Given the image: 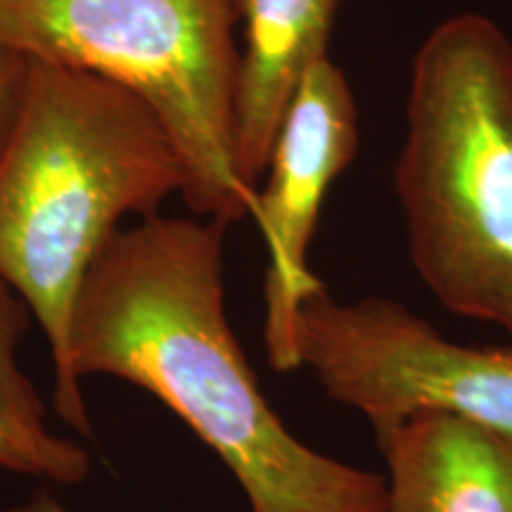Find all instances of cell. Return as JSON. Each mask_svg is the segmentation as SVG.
<instances>
[{"label": "cell", "mask_w": 512, "mask_h": 512, "mask_svg": "<svg viewBox=\"0 0 512 512\" xmlns=\"http://www.w3.org/2000/svg\"><path fill=\"white\" fill-rule=\"evenodd\" d=\"M373 430L387 463L384 512H512V441L434 411Z\"/></svg>", "instance_id": "52a82bcc"}, {"label": "cell", "mask_w": 512, "mask_h": 512, "mask_svg": "<svg viewBox=\"0 0 512 512\" xmlns=\"http://www.w3.org/2000/svg\"><path fill=\"white\" fill-rule=\"evenodd\" d=\"M358 150V107L349 79L330 57L311 64L294 88L275 131L266 185L256 190L252 216L268 249L266 323L268 363L290 373L292 311L320 280L309 268V247L330 185Z\"/></svg>", "instance_id": "8992f818"}, {"label": "cell", "mask_w": 512, "mask_h": 512, "mask_svg": "<svg viewBox=\"0 0 512 512\" xmlns=\"http://www.w3.org/2000/svg\"><path fill=\"white\" fill-rule=\"evenodd\" d=\"M0 512H67V510H64L53 496L46 494V491H41V494H36L31 501L15 505V508H0Z\"/></svg>", "instance_id": "8fae6325"}, {"label": "cell", "mask_w": 512, "mask_h": 512, "mask_svg": "<svg viewBox=\"0 0 512 512\" xmlns=\"http://www.w3.org/2000/svg\"><path fill=\"white\" fill-rule=\"evenodd\" d=\"M287 349L292 370L373 427L434 411L512 441V344L453 342L403 304L337 302L318 283L294 306Z\"/></svg>", "instance_id": "5b68a950"}, {"label": "cell", "mask_w": 512, "mask_h": 512, "mask_svg": "<svg viewBox=\"0 0 512 512\" xmlns=\"http://www.w3.org/2000/svg\"><path fill=\"white\" fill-rule=\"evenodd\" d=\"M31 318L19 294L0 280V470L79 484L91 475V453L50 430L46 403L19 368L17 351Z\"/></svg>", "instance_id": "9c48e42d"}, {"label": "cell", "mask_w": 512, "mask_h": 512, "mask_svg": "<svg viewBox=\"0 0 512 512\" xmlns=\"http://www.w3.org/2000/svg\"><path fill=\"white\" fill-rule=\"evenodd\" d=\"M31 57L17 50L8 38L0 36V155L8 145L12 128L22 112L27 95Z\"/></svg>", "instance_id": "30bf717a"}, {"label": "cell", "mask_w": 512, "mask_h": 512, "mask_svg": "<svg viewBox=\"0 0 512 512\" xmlns=\"http://www.w3.org/2000/svg\"><path fill=\"white\" fill-rule=\"evenodd\" d=\"M183 185L174 140L145 102L102 76L31 60L0 155V280L46 332L57 413L86 437L91 418L69 370L76 294L124 219L157 214Z\"/></svg>", "instance_id": "7a4b0ae2"}, {"label": "cell", "mask_w": 512, "mask_h": 512, "mask_svg": "<svg viewBox=\"0 0 512 512\" xmlns=\"http://www.w3.org/2000/svg\"><path fill=\"white\" fill-rule=\"evenodd\" d=\"M342 0H242L240 171L259 190L268 155L294 88L328 57Z\"/></svg>", "instance_id": "ba28073f"}, {"label": "cell", "mask_w": 512, "mask_h": 512, "mask_svg": "<svg viewBox=\"0 0 512 512\" xmlns=\"http://www.w3.org/2000/svg\"><path fill=\"white\" fill-rule=\"evenodd\" d=\"M394 188L415 271L439 304L512 342V43L448 17L413 60Z\"/></svg>", "instance_id": "3957f363"}, {"label": "cell", "mask_w": 512, "mask_h": 512, "mask_svg": "<svg viewBox=\"0 0 512 512\" xmlns=\"http://www.w3.org/2000/svg\"><path fill=\"white\" fill-rule=\"evenodd\" d=\"M226 228L152 214L117 230L76 294L69 370L162 401L238 479L249 512H384L387 477L306 446L261 392L226 313Z\"/></svg>", "instance_id": "6da1fadb"}, {"label": "cell", "mask_w": 512, "mask_h": 512, "mask_svg": "<svg viewBox=\"0 0 512 512\" xmlns=\"http://www.w3.org/2000/svg\"><path fill=\"white\" fill-rule=\"evenodd\" d=\"M242 0H0V36L150 107L181 157L183 202L221 223L252 214L240 171Z\"/></svg>", "instance_id": "277c9868"}]
</instances>
